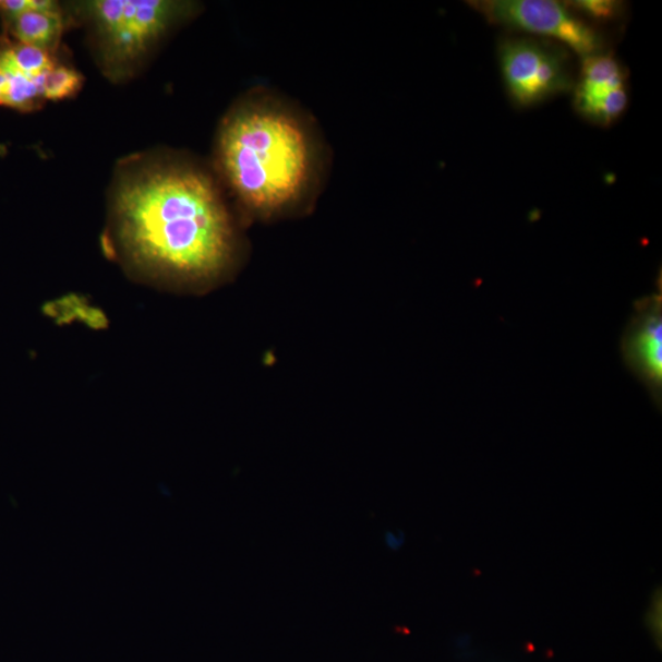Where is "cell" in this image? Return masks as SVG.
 Wrapping results in <instances>:
<instances>
[{
	"mask_svg": "<svg viewBox=\"0 0 662 662\" xmlns=\"http://www.w3.org/2000/svg\"><path fill=\"white\" fill-rule=\"evenodd\" d=\"M111 194L116 240L135 268L186 285L231 270L239 231L209 168L182 155L144 156L123 164Z\"/></svg>",
	"mask_w": 662,
	"mask_h": 662,
	"instance_id": "1",
	"label": "cell"
},
{
	"mask_svg": "<svg viewBox=\"0 0 662 662\" xmlns=\"http://www.w3.org/2000/svg\"><path fill=\"white\" fill-rule=\"evenodd\" d=\"M214 173L242 214L272 220L308 209L322 192L327 153L312 118L256 87L222 118Z\"/></svg>",
	"mask_w": 662,
	"mask_h": 662,
	"instance_id": "2",
	"label": "cell"
},
{
	"mask_svg": "<svg viewBox=\"0 0 662 662\" xmlns=\"http://www.w3.org/2000/svg\"><path fill=\"white\" fill-rule=\"evenodd\" d=\"M192 2L94 0L75 3L76 14L104 75L122 83L140 73L165 39L195 14Z\"/></svg>",
	"mask_w": 662,
	"mask_h": 662,
	"instance_id": "3",
	"label": "cell"
},
{
	"mask_svg": "<svg viewBox=\"0 0 662 662\" xmlns=\"http://www.w3.org/2000/svg\"><path fill=\"white\" fill-rule=\"evenodd\" d=\"M469 4L492 24L553 38L581 59L604 48L595 28L555 0H479Z\"/></svg>",
	"mask_w": 662,
	"mask_h": 662,
	"instance_id": "4",
	"label": "cell"
},
{
	"mask_svg": "<svg viewBox=\"0 0 662 662\" xmlns=\"http://www.w3.org/2000/svg\"><path fill=\"white\" fill-rule=\"evenodd\" d=\"M503 83L520 107L547 101L575 86L567 58L556 47L528 37L504 39L499 45Z\"/></svg>",
	"mask_w": 662,
	"mask_h": 662,
	"instance_id": "5",
	"label": "cell"
},
{
	"mask_svg": "<svg viewBox=\"0 0 662 662\" xmlns=\"http://www.w3.org/2000/svg\"><path fill=\"white\" fill-rule=\"evenodd\" d=\"M634 303L621 336V354L628 371L643 384L651 401L662 408V288Z\"/></svg>",
	"mask_w": 662,
	"mask_h": 662,
	"instance_id": "6",
	"label": "cell"
},
{
	"mask_svg": "<svg viewBox=\"0 0 662 662\" xmlns=\"http://www.w3.org/2000/svg\"><path fill=\"white\" fill-rule=\"evenodd\" d=\"M55 53L0 38V106L29 113L46 103L44 85L56 65Z\"/></svg>",
	"mask_w": 662,
	"mask_h": 662,
	"instance_id": "7",
	"label": "cell"
},
{
	"mask_svg": "<svg viewBox=\"0 0 662 662\" xmlns=\"http://www.w3.org/2000/svg\"><path fill=\"white\" fill-rule=\"evenodd\" d=\"M573 91L577 112L591 123L610 125L627 110V75L614 56L601 52L581 59Z\"/></svg>",
	"mask_w": 662,
	"mask_h": 662,
	"instance_id": "8",
	"label": "cell"
},
{
	"mask_svg": "<svg viewBox=\"0 0 662 662\" xmlns=\"http://www.w3.org/2000/svg\"><path fill=\"white\" fill-rule=\"evenodd\" d=\"M5 35L19 44L44 49L55 53L65 29L61 5L34 10L3 20Z\"/></svg>",
	"mask_w": 662,
	"mask_h": 662,
	"instance_id": "9",
	"label": "cell"
},
{
	"mask_svg": "<svg viewBox=\"0 0 662 662\" xmlns=\"http://www.w3.org/2000/svg\"><path fill=\"white\" fill-rule=\"evenodd\" d=\"M84 76L71 65L57 62L44 85L45 101H63L81 93Z\"/></svg>",
	"mask_w": 662,
	"mask_h": 662,
	"instance_id": "10",
	"label": "cell"
},
{
	"mask_svg": "<svg viewBox=\"0 0 662 662\" xmlns=\"http://www.w3.org/2000/svg\"><path fill=\"white\" fill-rule=\"evenodd\" d=\"M573 13L587 15L599 22H609L621 15L622 4L614 0H576L565 3Z\"/></svg>",
	"mask_w": 662,
	"mask_h": 662,
	"instance_id": "11",
	"label": "cell"
},
{
	"mask_svg": "<svg viewBox=\"0 0 662 662\" xmlns=\"http://www.w3.org/2000/svg\"><path fill=\"white\" fill-rule=\"evenodd\" d=\"M56 5L58 3L52 2V0H0V16L4 20Z\"/></svg>",
	"mask_w": 662,
	"mask_h": 662,
	"instance_id": "12",
	"label": "cell"
},
{
	"mask_svg": "<svg viewBox=\"0 0 662 662\" xmlns=\"http://www.w3.org/2000/svg\"><path fill=\"white\" fill-rule=\"evenodd\" d=\"M404 535L400 531H388L385 533L384 542L388 549L397 551L404 545Z\"/></svg>",
	"mask_w": 662,
	"mask_h": 662,
	"instance_id": "13",
	"label": "cell"
}]
</instances>
